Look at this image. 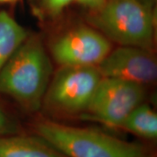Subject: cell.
<instances>
[{
  "instance_id": "cell-1",
  "label": "cell",
  "mask_w": 157,
  "mask_h": 157,
  "mask_svg": "<svg viewBox=\"0 0 157 157\" xmlns=\"http://www.w3.org/2000/svg\"><path fill=\"white\" fill-rule=\"evenodd\" d=\"M52 77V65L40 37L28 35L0 72V93L34 112L42 107Z\"/></svg>"
},
{
  "instance_id": "cell-2",
  "label": "cell",
  "mask_w": 157,
  "mask_h": 157,
  "mask_svg": "<svg viewBox=\"0 0 157 157\" xmlns=\"http://www.w3.org/2000/svg\"><path fill=\"white\" fill-rule=\"evenodd\" d=\"M36 135L67 157H154L146 147L88 128L43 119L34 126Z\"/></svg>"
},
{
  "instance_id": "cell-3",
  "label": "cell",
  "mask_w": 157,
  "mask_h": 157,
  "mask_svg": "<svg viewBox=\"0 0 157 157\" xmlns=\"http://www.w3.org/2000/svg\"><path fill=\"white\" fill-rule=\"evenodd\" d=\"M92 26L119 45L153 50L155 11L139 0H106L89 17Z\"/></svg>"
},
{
  "instance_id": "cell-4",
  "label": "cell",
  "mask_w": 157,
  "mask_h": 157,
  "mask_svg": "<svg viewBox=\"0 0 157 157\" xmlns=\"http://www.w3.org/2000/svg\"><path fill=\"white\" fill-rule=\"evenodd\" d=\"M101 79L97 67H60L51 78L42 105L63 114H81Z\"/></svg>"
},
{
  "instance_id": "cell-5",
  "label": "cell",
  "mask_w": 157,
  "mask_h": 157,
  "mask_svg": "<svg viewBox=\"0 0 157 157\" xmlns=\"http://www.w3.org/2000/svg\"><path fill=\"white\" fill-rule=\"evenodd\" d=\"M143 85L120 78H102L81 118L112 128L121 126L130 113L144 102Z\"/></svg>"
},
{
  "instance_id": "cell-6",
  "label": "cell",
  "mask_w": 157,
  "mask_h": 157,
  "mask_svg": "<svg viewBox=\"0 0 157 157\" xmlns=\"http://www.w3.org/2000/svg\"><path fill=\"white\" fill-rule=\"evenodd\" d=\"M111 50V41L92 25L71 29L51 45L52 56L60 67H97Z\"/></svg>"
},
{
  "instance_id": "cell-7",
  "label": "cell",
  "mask_w": 157,
  "mask_h": 157,
  "mask_svg": "<svg viewBox=\"0 0 157 157\" xmlns=\"http://www.w3.org/2000/svg\"><path fill=\"white\" fill-rule=\"evenodd\" d=\"M151 49L119 45L97 66L102 78L128 80L146 86L157 78L156 58Z\"/></svg>"
},
{
  "instance_id": "cell-8",
  "label": "cell",
  "mask_w": 157,
  "mask_h": 157,
  "mask_svg": "<svg viewBox=\"0 0 157 157\" xmlns=\"http://www.w3.org/2000/svg\"><path fill=\"white\" fill-rule=\"evenodd\" d=\"M0 157H67L44 139L36 136L0 135Z\"/></svg>"
},
{
  "instance_id": "cell-9",
  "label": "cell",
  "mask_w": 157,
  "mask_h": 157,
  "mask_svg": "<svg viewBox=\"0 0 157 157\" xmlns=\"http://www.w3.org/2000/svg\"><path fill=\"white\" fill-rule=\"evenodd\" d=\"M26 30L5 11H0V72L27 38Z\"/></svg>"
},
{
  "instance_id": "cell-10",
  "label": "cell",
  "mask_w": 157,
  "mask_h": 157,
  "mask_svg": "<svg viewBox=\"0 0 157 157\" xmlns=\"http://www.w3.org/2000/svg\"><path fill=\"white\" fill-rule=\"evenodd\" d=\"M121 128L147 140L156 139V113L148 104L142 102L127 116Z\"/></svg>"
},
{
  "instance_id": "cell-11",
  "label": "cell",
  "mask_w": 157,
  "mask_h": 157,
  "mask_svg": "<svg viewBox=\"0 0 157 157\" xmlns=\"http://www.w3.org/2000/svg\"><path fill=\"white\" fill-rule=\"evenodd\" d=\"M76 0H40V8L48 17H55Z\"/></svg>"
},
{
  "instance_id": "cell-12",
  "label": "cell",
  "mask_w": 157,
  "mask_h": 157,
  "mask_svg": "<svg viewBox=\"0 0 157 157\" xmlns=\"http://www.w3.org/2000/svg\"><path fill=\"white\" fill-rule=\"evenodd\" d=\"M17 132L16 125L0 107V135H13Z\"/></svg>"
},
{
  "instance_id": "cell-13",
  "label": "cell",
  "mask_w": 157,
  "mask_h": 157,
  "mask_svg": "<svg viewBox=\"0 0 157 157\" xmlns=\"http://www.w3.org/2000/svg\"><path fill=\"white\" fill-rule=\"evenodd\" d=\"M76 2L90 9L92 11H94L100 9L104 5L106 0H76Z\"/></svg>"
},
{
  "instance_id": "cell-14",
  "label": "cell",
  "mask_w": 157,
  "mask_h": 157,
  "mask_svg": "<svg viewBox=\"0 0 157 157\" xmlns=\"http://www.w3.org/2000/svg\"><path fill=\"white\" fill-rule=\"evenodd\" d=\"M140 2H142V3H144V4H147V5H148V6H155V2H156V0H139Z\"/></svg>"
},
{
  "instance_id": "cell-15",
  "label": "cell",
  "mask_w": 157,
  "mask_h": 157,
  "mask_svg": "<svg viewBox=\"0 0 157 157\" xmlns=\"http://www.w3.org/2000/svg\"><path fill=\"white\" fill-rule=\"evenodd\" d=\"M18 0H0L1 4H8V3H15Z\"/></svg>"
}]
</instances>
